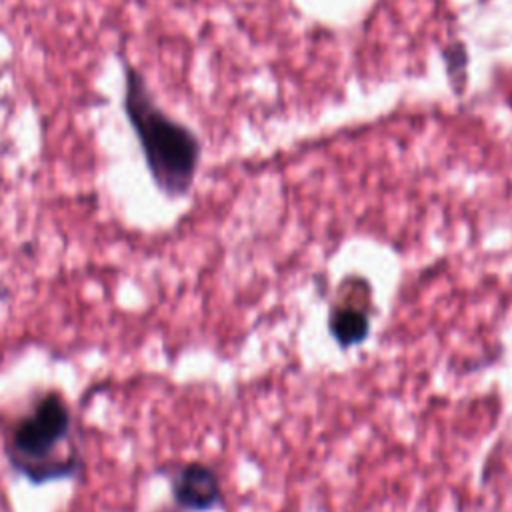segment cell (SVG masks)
Listing matches in <instances>:
<instances>
[{
  "instance_id": "obj_4",
  "label": "cell",
  "mask_w": 512,
  "mask_h": 512,
  "mask_svg": "<svg viewBox=\"0 0 512 512\" xmlns=\"http://www.w3.org/2000/svg\"><path fill=\"white\" fill-rule=\"evenodd\" d=\"M328 328L332 338L342 348H350L354 344L364 342V338L370 332V320L362 308L354 304H340L332 308L328 318Z\"/></svg>"
},
{
  "instance_id": "obj_2",
  "label": "cell",
  "mask_w": 512,
  "mask_h": 512,
  "mask_svg": "<svg viewBox=\"0 0 512 512\" xmlns=\"http://www.w3.org/2000/svg\"><path fill=\"white\" fill-rule=\"evenodd\" d=\"M4 456L12 470L32 484L74 476L82 458L72 440V412L56 390L44 392L16 418L4 436Z\"/></svg>"
},
{
  "instance_id": "obj_1",
  "label": "cell",
  "mask_w": 512,
  "mask_h": 512,
  "mask_svg": "<svg viewBox=\"0 0 512 512\" xmlns=\"http://www.w3.org/2000/svg\"><path fill=\"white\" fill-rule=\"evenodd\" d=\"M122 72V106L140 144L146 168L160 192L168 198H182L196 180L202 142L192 128L168 116L156 104L138 68L122 60Z\"/></svg>"
},
{
  "instance_id": "obj_3",
  "label": "cell",
  "mask_w": 512,
  "mask_h": 512,
  "mask_svg": "<svg viewBox=\"0 0 512 512\" xmlns=\"http://www.w3.org/2000/svg\"><path fill=\"white\" fill-rule=\"evenodd\" d=\"M172 498L180 508L192 512L212 510L222 502L216 472L200 462H188L172 474Z\"/></svg>"
},
{
  "instance_id": "obj_5",
  "label": "cell",
  "mask_w": 512,
  "mask_h": 512,
  "mask_svg": "<svg viewBox=\"0 0 512 512\" xmlns=\"http://www.w3.org/2000/svg\"><path fill=\"white\" fill-rule=\"evenodd\" d=\"M442 60L446 64V72L448 78L452 82V88L460 94L466 86V78H468V50L466 46L456 40L450 42L448 46L442 48Z\"/></svg>"
}]
</instances>
